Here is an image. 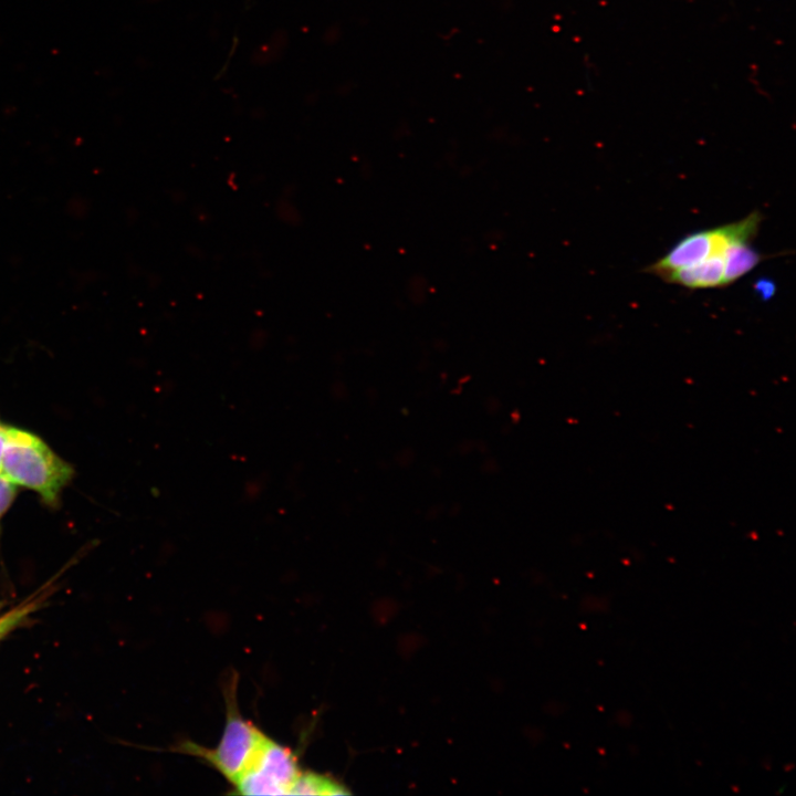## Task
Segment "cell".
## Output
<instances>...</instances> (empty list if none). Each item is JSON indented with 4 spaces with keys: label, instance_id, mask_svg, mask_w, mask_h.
<instances>
[{
    "label": "cell",
    "instance_id": "obj_5",
    "mask_svg": "<svg viewBox=\"0 0 796 796\" xmlns=\"http://www.w3.org/2000/svg\"><path fill=\"white\" fill-rule=\"evenodd\" d=\"M662 280L692 290L725 286L724 252L714 254L694 265L677 270Z\"/></svg>",
    "mask_w": 796,
    "mask_h": 796
},
{
    "label": "cell",
    "instance_id": "obj_4",
    "mask_svg": "<svg viewBox=\"0 0 796 796\" xmlns=\"http://www.w3.org/2000/svg\"><path fill=\"white\" fill-rule=\"evenodd\" d=\"M301 772L295 753L268 736L254 761L232 786L240 795H290Z\"/></svg>",
    "mask_w": 796,
    "mask_h": 796
},
{
    "label": "cell",
    "instance_id": "obj_8",
    "mask_svg": "<svg viewBox=\"0 0 796 796\" xmlns=\"http://www.w3.org/2000/svg\"><path fill=\"white\" fill-rule=\"evenodd\" d=\"M42 599L35 597L29 601H24L17 608L8 611L0 617V638L15 628L22 620H24L38 606Z\"/></svg>",
    "mask_w": 796,
    "mask_h": 796
},
{
    "label": "cell",
    "instance_id": "obj_6",
    "mask_svg": "<svg viewBox=\"0 0 796 796\" xmlns=\"http://www.w3.org/2000/svg\"><path fill=\"white\" fill-rule=\"evenodd\" d=\"M751 240H739L724 251V285H730L752 271L765 255L751 245Z\"/></svg>",
    "mask_w": 796,
    "mask_h": 796
},
{
    "label": "cell",
    "instance_id": "obj_9",
    "mask_svg": "<svg viewBox=\"0 0 796 796\" xmlns=\"http://www.w3.org/2000/svg\"><path fill=\"white\" fill-rule=\"evenodd\" d=\"M18 491V485L9 480L0 472V524L2 517L13 503ZM1 527V526H0Z\"/></svg>",
    "mask_w": 796,
    "mask_h": 796
},
{
    "label": "cell",
    "instance_id": "obj_7",
    "mask_svg": "<svg viewBox=\"0 0 796 796\" xmlns=\"http://www.w3.org/2000/svg\"><path fill=\"white\" fill-rule=\"evenodd\" d=\"M346 787L327 775L313 771H302L297 776L290 795H344Z\"/></svg>",
    "mask_w": 796,
    "mask_h": 796
},
{
    "label": "cell",
    "instance_id": "obj_2",
    "mask_svg": "<svg viewBox=\"0 0 796 796\" xmlns=\"http://www.w3.org/2000/svg\"><path fill=\"white\" fill-rule=\"evenodd\" d=\"M237 688L238 674L233 672L223 685L226 722L220 741L214 747L185 741L172 748L175 752L202 760L231 785L248 769L268 739V735L241 714Z\"/></svg>",
    "mask_w": 796,
    "mask_h": 796
},
{
    "label": "cell",
    "instance_id": "obj_3",
    "mask_svg": "<svg viewBox=\"0 0 796 796\" xmlns=\"http://www.w3.org/2000/svg\"><path fill=\"white\" fill-rule=\"evenodd\" d=\"M761 221V212L753 211L736 222L692 232L678 241L662 258L650 264L645 271L663 279L677 270L723 253L735 241H752L758 232Z\"/></svg>",
    "mask_w": 796,
    "mask_h": 796
},
{
    "label": "cell",
    "instance_id": "obj_1",
    "mask_svg": "<svg viewBox=\"0 0 796 796\" xmlns=\"http://www.w3.org/2000/svg\"><path fill=\"white\" fill-rule=\"evenodd\" d=\"M0 472L18 486L36 492L49 505L57 503L73 475L72 467L39 437L9 426Z\"/></svg>",
    "mask_w": 796,
    "mask_h": 796
}]
</instances>
